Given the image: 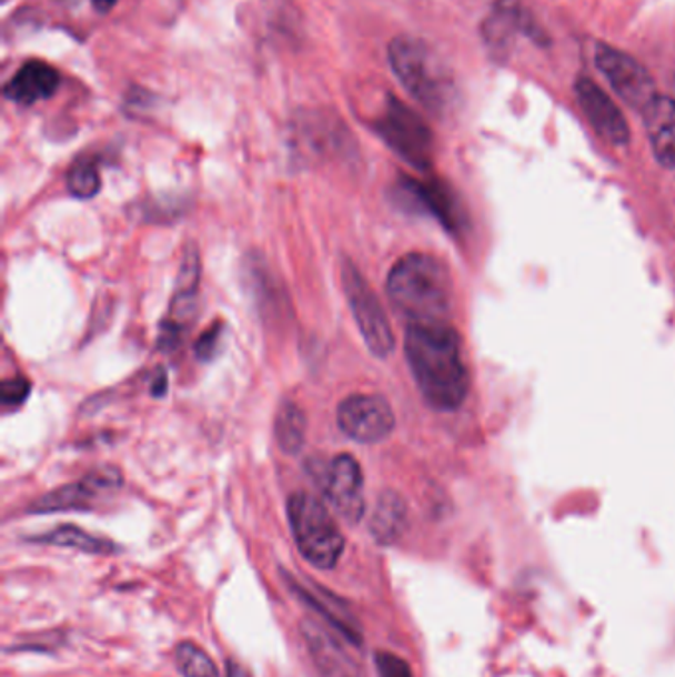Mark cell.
<instances>
[{"instance_id":"1","label":"cell","mask_w":675,"mask_h":677,"mask_svg":"<svg viewBox=\"0 0 675 677\" xmlns=\"http://www.w3.org/2000/svg\"><path fill=\"white\" fill-rule=\"evenodd\" d=\"M404 353L424 401L436 411H456L466 401L470 373L456 331L447 323H411Z\"/></svg>"},{"instance_id":"2","label":"cell","mask_w":675,"mask_h":677,"mask_svg":"<svg viewBox=\"0 0 675 677\" xmlns=\"http://www.w3.org/2000/svg\"><path fill=\"white\" fill-rule=\"evenodd\" d=\"M386 292L411 323H446L452 313V275L439 257L430 254L402 256L389 274Z\"/></svg>"},{"instance_id":"3","label":"cell","mask_w":675,"mask_h":677,"mask_svg":"<svg viewBox=\"0 0 675 677\" xmlns=\"http://www.w3.org/2000/svg\"><path fill=\"white\" fill-rule=\"evenodd\" d=\"M389 62L404 90L432 113H444L454 100V82L439 55L422 40L396 37L389 47Z\"/></svg>"},{"instance_id":"4","label":"cell","mask_w":675,"mask_h":677,"mask_svg":"<svg viewBox=\"0 0 675 677\" xmlns=\"http://www.w3.org/2000/svg\"><path fill=\"white\" fill-rule=\"evenodd\" d=\"M288 517L302 557L321 570L338 567L345 537L320 497L305 492L293 494L288 502Z\"/></svg>"},{"instance_id":"5","label":"cell","mask_w":675,"mask_h":677,"mask_svg":"<svg viewBox=\"0 0 675 677\" xmlns=\"http://www.w3.org/2000/svg\"><path fill=\"white\" fill-rule=\"evenodd\" d=\"M341 282L345 290L349 307L363 335L369 351L374 357L386 358L394 351V333L383 305L379 302L371 284L366 282L359 267L345 260L341 270Z\"/></svg>"},{"instance_id":"6","label":"cell","mask_w":675,"mask_h":677,"mask_svg":"<svg viewBox=\"0 0 675 677\" xmlns=\"http://www.w3.org/2000/svg\"><path fill=\"white\" fill-rule=\"evenodd\" d=\"M376 133L409 165L426 171L432 165V133L416 111L393 95L386 98L383 115L376 120Z\"/></svg>"},{"instance_id":"7","label":"cell","mask_w":675,"mask_h":677,"mask_svg":"<svg viewBox=\"0 0 675 677\" xmlns=\"http://www.w3.org/2000/svg\"><path fill=\"white\" fill-rule=\"evenodd\" d=\"M311 477L339 517L353 525L361 522L365 515L363 472L353 456L339 454L329 462H315L311 466Z\"/></svg>"},{"instance_id":"8","label":"cell","mask_w":675,"mask_h":677,"mask_svg":"<svg viewBox=\"0 0 675 677\" xmlns=\"http://www.w3.org/2000/svg\"><path fill=\"white\" fill-rule=\"evenodd\" d=\"M594 60L598 70L611 82L612 90L618 93L632 110L644 111L656 100V83L648 70L632 55L624 54L616 48L598 44L594 50Z\"/></svg>"},{"instance_id":"9","label":"cell","mask_w":675,"mask_h":677,"mask_svg":"<svg viewBox=\"0 0 675 677\" xmlns=\"http://www.w3.org/2000/svg\"><path fill=\"white\" fill-rule=\"evenodd\" d=\"M338 424L359 444H379L394 431V412L381 394H353L339 404Z\"/></svg>"},{"instance_id":"10","label":"cell","mask_w":675,"mask_h":677,"mask_svg":"<svg viewBox=\"0 0 675 677\" xmlns=\"http://www.w3.org/2000/svg\"><path fill=\"white\" fill-rule=\"evenodd\" d=\"M123 477L115 467H100L93 469L92 474L82 477L80 482L62 485L50 494L42 495L34 504L30 505L32 513H58L72 512V509H90L98 497L111 494L121 487Z\"/></svg>"},{"instance_id":"11","label":"cell","mask_w":675,"mask_h":677,"mask_svg":"<svg viewBox=\"0 0 675 677\" xmlns=\"http://www.w3.org/2000/svg\"><path fill=\"white\" fill-rule=\"evenodd\" d=\"M576 101L583 108L586 120L596 129L601 138L612 145H626L629 141V128L618 105L588 78H578L575 83Z\"/></svg>"},{"instance_id":"12","label":"cell","mask_w":675,"mask_h":677,"mask_svg":"<svg viewBox=\"0 0 675 677\" xmlns=\"http://www.w3.org/2000/svg\"><path fill=\"white\" fill-rule=\"evenodd\" d=\"M394 201L411 211L429 212L447 230L457 229L460 224L456 202L444 184L420 183L409 176H402L401 181L394 184Z\"/></svg>"},{"instance_id":"13","label":"cell","mask_w":675,"mask_h":677,"mask_svg":"<svg viewBox=\"0 0 675 677\" xmlns=\"http://www.w3.org/2000/svg\"><path fill=\"white\" fill-rule=\"evenodd\" d=\"M60 72L40 60H30L20 65L17 73L4 83V98L20 105H32L48 100L60 88Z\"/></svg>"},{"instance_id":"14","label":"cell","mask_w":675,"mask_h":677,"mask_svg":"<svg viewBox=\"0 0 675 677\" xmlns=\"http://www.w3.org/2000/svg\"><path fill=\"white\" fill-rule=\"evenodd\" d=\"M303 636L310 646V654L315 659V666L325 677H363V671L356 666L355 659L349 656L345 648L339 644L323 626L315 623H303Z\"/></svg>"},{"instance_id":"15","label":"cell","mask_w":675,"mask_h":677,"mask_svg":"<svg viewBox=\"0 0 675 677\" xmlns=\"http://www.w3.org/2000/svg\"><path fill=\"white\" fill-rule=\"evenodd\" d=\"M644 113L649 145L659 165L675 169V100L657 95Z\"/></svg>"},{"instance_id":"16","label":"cell","mask_w":675,"mask_h":677,"mask_svg":"<svg viewBox=\"0 0 675 677\" xmlns=\"http://www.w3.org/2000/svg\"><path fill=\"white\" fill-rule=\"evenodd\" d=\"M285 578L290 580L293 593L303 598L305 605H310L315 613H320L345 640L353 641L355 646H361L363 636L359 630V624L351 618V614L345 610V606L341 605L335 596H331L325 590H320V588H305L292 575H285Z\"/></svg>"},{"instance_id":"17","label":"cell","mask_w":675,"mask_h":677,"mask_svg":"<svg viewBox=\"0 0 675 677\" xmlns=\"http://www.w3.org/2000/svg\"><path fill=\"white\" fill-rule=\"evenodd\" d=\"M369 527L374 540L381 545H393L394 540L401 539L402 533L406 529V504L401 495L384 492L374 505Z\"/></svg>"},{"instance_id":"18","label":"cell","mask_w":675,"mask_h":677,"mask_svg":"<svg viewBox=\"0 0 675 677\" xmlns=\"http://www.w3.org/2000/svg\"><path fill=\"white\" fill-rule=\"evenodd\" d=\"M32 540L34 543H44V545H54V547L92 553V555H111V553H118L119 550L118 545L113 540L95 537L92 533L83 532V529L73 527V525L56 527L54 532L40 535V537H34Z\"/></svg>"},{"instance_id":"19","label":"cell","mask_w":675,"mask_h":677,"mask_svg":"<svg viewBox=\"0 0 675 677\" xmlns=\"http://www.w3.org/2000/svg\"><path fill=\"white\" fill-rule=\"evenodd\" d=\"M305 432H308V418L302 408L292 401H285L275 416V439L280 448L290 456H295L305 446Z\"/></svg>"},{"instance_id":"20","label":"cell","mask_w":675,"mask_h":677,"mask_svg":"<svg viewBox=\"0 0 675 677\" xmlns=\"http://www.w3.org/2000/svg\"><path fill=\"white\" fill-rule=\"evenodd\" d=\"M174 664L184 677H219V668L197 644L183 641L174 650Z\"/></svg>"},{"instance_id":"21","label":"cell","mask_w":675,"mask_h":677,"mask_svg":"<svg viewBox=\"0 0 675 677\" xmlns=\"http://www.w3.org/2000/svg\"><path fill=\"white\" fill-rule=\"evenodd\" d=\"M495 10H500L502 14H505L513 27H515V30L521 32V34L531 38L533 42H537L541 47L547 44L548 38L547 34H545V30L538 27L535 17L531 14L530 10L523 7L521 0H497V2H495Z\"/></svg>"},{"instance_id":"22","label":"cell","mask_w":675,"mask_h":677,"mask_svg":"<svg viewBox=\"0 0 675 677\" xmlns=\"http://www.w3.org/2000/svg\"><path fill=\"white\" fill-rule=\"evenodd\" d=\"M66 183L75 199H93L101 189L100 169L93 161H78L68 171Z\"/></svg>"},{"instance_id":"23","label":"cell","mask_w":675,"mask_h":677,"mask_svg":"<svg viewBox=\"0 0 675 677\" xmlns=\"http://www.w3.org/2000/svg\"><path fill=\"white\" fill-rule=\"evenodd\" d=\"M374 664H376L381 677H412L409 664L391 651H376Z\"/></svg>"},{"instance_id":"24","label":"cell","mask_w":675,"mask_h":677,"mask_svg":"<svg viewBox=\"0 0 675 677\" xmlns=\"http://www.w3.org/2000/svg\"><path fill=\"white\" fill-rule=\"evenodd\" d=\"M30 394V383L24 376H12L0 385V401L4 406H17L24 403Z\"/></svg>"},{"instance_id":"25","label":"cell","mask_w":675,"mask_h":677,"mask_svg":"<svg viewBox=\"0 0 675 677\" xmlns=\"http://www.w3.org/2000/svg\"><path fill=\"white\" fill-rule=\"evenodd\" d=\"M220 337H222V325L216 323L209 331L202 333L201 338L194 343V355L199 361H210L216 357L219 351Z\"/></svg>"},{"instance_id":"26","label":"cell","mask_w":675,"mask_h":677,"mask_svg":"<svg viewBox=\"0 0 675 677\" xmlns=\"http://www.w3.org/2000/svg\"><path fill=\"white\" fill-rule=\"evenodd\" d=\"M151 393H153V396H163L167 393V375H164L163 368H159V376L151 385Z\"/></svg>"},{"instance_id":"27","label":"cell","mask_w":675,"mask_h":677,"mask_svg":"<svg viewBox=\"0 0 675 677\" xmlns=\"http://www.w3.org/2000/svg\"><path fill=\"white\" fill-rule=\"evenodd\" d=\"M92 4L100 14H108L118 4V0H92Z\"/></svg>"},{"instance_id":"28","label":"cell","mask_w":675,"mask_h":677,"mask_svg":"<svg viewBox=\"0 0 675 677\" xmlns=\"http://www.w3.org/2000/svg\"><path fill=\"white\" fill-rule=\"evenodd\" d=\"M224 677H250L246 669L242 668L236 661H229L226 666V676Z\"/></svg>"},{"instance_id":"29","label":"cell","mask_w":675,"mask_h":677,"mask_svg":"<svg viewBox=\"0 0 675 677\" xmlns=\"http://www.w3.org/2000/svg\"><path fill=\"white\" fill-rule=\"evenodd\" d=\"M2 2H7V0H2Z\"/></svg>"}]
</instances>
